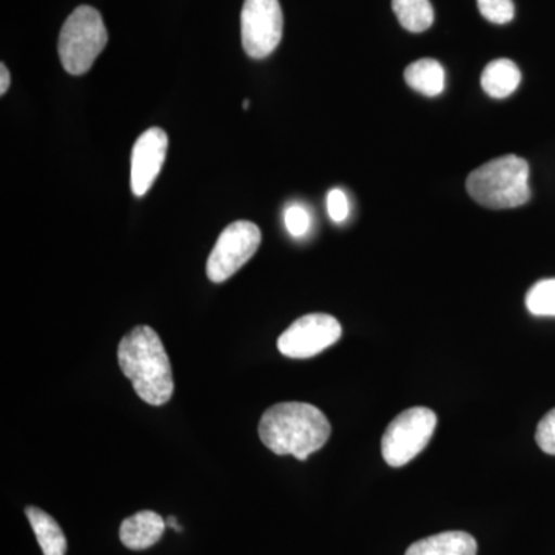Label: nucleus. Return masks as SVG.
I'll list each match as a JSON object with an SVG mask.
<instances>
[{
    "label": "nucleus",
    "instance_id": "5701e85b",
    "mask_svg": "<svg viewBox=\"0 0 555 555\" xmlns=\"http://www.w3.org/2000/svg\"><path fill=\"white\" fill-rule=\"evenodd\" d=\"M244 108H248V101H244Z\"/></svg>",
    "mask_w": 555,
    "mask_h": 555
},
{
    "label": "nucleus",
    "instance_id": "f257e3e1",
    "mask_svg": "<svg viewBox=\"0 0 555 555\" xmlns=\"http://www.w3.org/2000/svg\"><path fill=\"white\" fill-rule=\"evenodd\" d=\"M259 438L276 455L309 459L320 451L331 437L327 416L308 403H280L262 414L258 427Z\"/></svg>",
    "mask_w": 555,
    "mask_h": 555
},
{
    "label": "nucleus",
    "instance_id": "ddd939ff",
    "mask_svg": "<svg viewBox=\"0 0 555 555\" xmlns=\"http://www.w3.org/2000/svg\"><path fill=\"white\" fill-rule=\"evenodd\" d=\"M25 514H27L43 555H65L67 553V539H65L60 524L53 517L36 506H28Z\"/></svg>",
    "mask_w": 555,
    "mask_h": 555
},
{
    "label": "nucleus",
    "instance_id": "7ed1b4c3",
    "mask_svg": "<svg viewBox=\"0 0 555 555\" xmlns=\"http://www.w3.org/2000/svg\"><path fill=\"white\" fill-rule=\"evenodd\" d=\"M467 193L480 206L502 210L524 206L531 198L529 166L520 156H500L467 177Z\"/></svg>",
    "mask_w": 555,
    "mask_h": 555
},
{
    "label": "nucleus",
    "instance_id": "4468645a",
    "mask_svg": "<svg viewBox=\"0 0 555 555\" xmlns=\"http://www.w3.org/2000/svg\"><path fill=\"white\" fill-rule=\"evenodd\" d=\"M404 79L412 90L427 98L438 96L444 90V68L436 60H420L412 62L404 72Z\"/></svg>",
    "mask_w": 555,
    "mask_h": 555
},
{
    "label": "nucleus",
    "instance_id": "39448f33",
    "mask_svg": "<svg viewBox=\"0 0 555 555\" xmlns=\"http://www.w3.org/2000/svg\"><path fill=\"white\" fill-rule=\"evenodd\" d=\"M437 427V415L433 409L416 406L401 412L387 426L382 440L383 459L387 465H408L429 444Z\"/></svg>",
    "mask_w": 555,
    "mask_h": 555
},
{
    "label": "nucleus",
    "instance_id": "dca6fc26",
    "mask_svg": "<svg viewBox=\"0 0 555 555\" xmlns=\"http://www.w3.org/2000/svg\"><path fill=\"white\" fill-rule=\"evenodd\" d=\"M526 308L535 317H555V278L539 281L529 288Z\"/></svg>",
    "mask_w": 555,
    "mask_h": 555
},
{
    "label": "nucleus",
    "instance_id": "f03ea898",
    "mask_svg": "<svg viewBox=\"0 0 555 555\" xmlns=\"http://www.w3.org/2000/svg\"><path fill=\"white\" fill-rule=\"evenodd\" d=\"M119 366L138 397L152 406H163L173 396V372L159 335L149 326H137L119 343Z\"/></svg>",
    "mask_w": 555,
    "mask_h": 555
},
{
    "label": "nucleus",
    "instance_id": "1a4fd4ad",
    "mask_svg": "<svg viewBox=\"0 0 555 555\" xmlns=\"http://www.w3.org/2000/svg\"><path fill=\"white\" fill-rule=\"evenodd\" d=\"M169 137L166 131L153 127L138 138L131 152V192L141 198L155 184L166 163Z\"/></svg>",
    "mask_w": 555,
    "mask_h": 555
},
{
    "label": "nucleus",
    "instance_id": "2eb2a0df",
    "mask_svg": "<svg viewBox=\"0 0 555 555\" xmlns=\"http://www.w3.org/2000/svg\"><path fill=\"white\" fill-rule=\"evenodd\" d=\"M393 13L404 30L423 33L434 24V9L429 0H392Z\"/></svg>",
    "mask_w": 555,
    "mask_h": 555
},
{
    "label": "nucleus",
    "instance_id": "20e7f679",
    "mask_svg": "<svg viewBox=\"0 0 555 555\" xmlns=\"http://www.w3.org/2000/svg\"><path fill=\"white\" fill-rule=\"evenodd\" d=\"M108 42L107 28L100 11L78 7L65 21L60 36L62 67L73 76H82L96 62Z\"/></svg>",
    "mask_w": 555,
    "mask_h": 555
},
{
    "label": "nucleus",
    "instance_id": "0eeeda50",
    "mask_svg": "<svg viewBox=\"0 0 555 555\" xmlns=\"http://www.w3.org/2000/svg\"><path fill=\"white\" fill-rule=\"evenodd\" d=\"M283 10L278 0H244L241 39L251 60L270 56L283 38Z\"/></svg>",
    "mask_w": 555,
    "mask_h": 555
},
{
    "label": "nucleus",
    "instance_id": "a211bd4d",
    "mask_svg": "<svg viewBox=\"0 0 555 555\" xmlns=\"http://www.w3.org/2000/svg\"><path fill=\"white\" fill-rule=\"evenodd\" d=\"M284 222H286V229L292 236L302 238V236L308 235L312 218H310L308 208L301 206V204H292L286 208Z\"/></svg>",
    "mask_w": 555,
    "mask_h": 555
},
{
    "label": "nucleus",
    "instance_id": "412c9836",
    "mask_svg": "<svg viewBox=\"0 0 555 555\" xmlns=\"http://www.w3.org/2000/svg\"><path fill=\"white\" fill-rule=\"evenodd\" d=\"M11 78L5 64L0 65V94H5L10 89Z\"/></svg>",
    "mask_w": 555,
    "mask_h": 555
},
{
    "label": "nucleus",
    "instance_id": "9d476101",
    "mask_svg": "<svg viewBox=\"0 0 555 555\" xmlns=\"http://www.w3.org/2000/svg\"><path fill=\"white\" fill-rule=\"evenodd\" d=\"M166 520L153 511H141L120 525V542L129 550L142 551L156 545L166 531Z\"/></svg>",
    "mask_w": 555,
    "mask_h": 555
},
{
    "label": "nucleus",
    "instance_id": "f3484780",
    "mask_svg": "<svg viewBox=\"0 0 555 555\" xmlns=\"http://www.w3.org/2000/svg\"><path fill=\"white\" fill-rule=\"evenodd\" d=\"M478 10L486 21L492 24H509L516 16V7L513 0H477Z\"/></svg>",
    "mask_w": 555,
    "mask_h": 555
},
{
    "label": "nucleus",
    "instance_id": "aec40b11",
    "mask_svg": "<svg viewBox=\"0 0 555 555\" xmlns=\"http://www.w3.org/2000/svg\"><path fill=\"white\" fill-rule=\"evenodd\" d=\"M327 214L337 224L345 222L349 217V201L341 189H332L327 193Z\"/></svg>",
    "mask_w": 555,
    "mask_h": 555
},
{
    "label": "nucleus",
    "instance_id": "6ab92c4d",
    "mask_svg": "<svg viewBox=\"0 0 555 555\" xmlns=\"http://www.w3.org/2000/svg\"><path fill=\"white\" fill-rule=\"evenodd\" d=\"M535 441L546 454L555 455V409L547 412L537 426Z\"/></svg>",
    "mask_w": 555,
    "mask_h": 555
},
{
    "label": "nucleus",
    "instance_id": "4be33fe9",
    "mask_svg": "<svg viewBox=\"0 0 555 555\" xmlns=\"http://www.w3.org/2000/svg\"><path fill=\"white\" fill-rule=\"evenodd\" d=\"M167 525L171 526V528L177 529V531H181V526L177 524V518L169 517V520H167Z\"/></svg>",
    "mask_w": 555,
    "mask_h": 555
},
{
    "label": "nucleus",
    "instance_id": "423d86ee",
    "mask_svg": "<svg viewBox=\"0 0 555 555\" xmlns=\"http://www.w3.org/2000/svg\"><path fill=\"white\" fill-rule=\"evenodd\" d=\"M261 230L250 221H235L219 235L207 261L211 283H224L257 254Z\"/></svg>",
    "mask_w": 555,
    "mask_h": 555
},
{
    "label": "nucleus",
    "instance_id": "f8f14e48",
    "mask_svg": "<svg viewBox=\"0 0 555 555\" xmlns=\"http://www.w3.org/2000/svg\"><path fill=\"white\" fill-rule=\"evenodd\" d=\"M521 82V72L516 62L495 60L486 65L481 73V87L488 96L494 100H505L518 89Z\"/></svg>",
    "mask_w": 555,
    "mask_h": 555
},
{
    "label": "nucleus",
    "instance_id": "9b49d317",
    "mask_svg": "<svg viewBox=\"0 0 555 555\" xmlns=\"http://www.w3.org/2000/svg\"><path fill=\"white\" fill-rule=\"evenodd\" d=\"M477 540L463 531H448L412 543L406 555H477Z\"/></svg>",
    "mask_w": 555,
    "mask_h": 555
},
{
    "label": "nucleus",
    "instance_id": "6e6552de",
    "mask_svg": "<svg viewBox=\"0 0 555 555\" xmlns=\"http://www.w3.org/2000/svg\"><path fill=\"white\" fill-rule=\"evenodd\" d=\"M343 328L337 318L327 313H310L298 318L286 332L278 338V350L284 357L310 358L334 346L341 338Z\"/></svg>",
    "mask_w": 555,
    "mask_h": 555
}]
</instances>
